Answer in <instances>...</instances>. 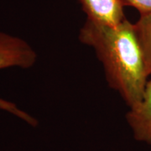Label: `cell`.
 Here are the masks:
<instances>
[{"instance_id":"obj_2","label":"cell","mask_w":151,"mask_h":151,"mask_svg":"<svg viewBox=\"0 0 151 151\" xmlns=\"http://www.w3.org/2000/svg\"><path fill=\"white\" fill-rule=\"evenodd\" d=\"M36 60L35 50L25 40L0 32V70L9 67L29 68L35 64ZM0 109L16 116L33 127L37 126V120L19 109L15 103L0 98Z\"/></svg>"},{"instance_id":"obj_5","label":"cell","mask_w":151,"mask_h":151,"mask_svg":"<svg viewBox=\"0 0 151 151\" xmlns=\"http://www.w3.org/2000/svg\"><path fill=\"white\" fill-rule=\"evenodd\" d=\"M135 31L140 44L145 62L146 71L151 76V14H139L134 23Z\"/></svg>"},{"instance_id":"obj_3","label":"cell","mask_w":151,"mask_h":151,"mask_svg":"<svg viewBox=\"0 0 151 151\" xmlns=\"http://www.w3.org/2000/svg\"><path fill=\"white\" fill-rule=\"evenodd\" d=\"M126 120L135 140L151 145V79L140 101L129 108Z\"/></svg>"},{"instance_id":"obj_4","label":"cell","mask_w":151,"mask_h":151,"mask_svg":"<svg viewBox=\"0 0 151 151\" xmlns=\"http://www.w3.org/2000/svg\"><path fill=\"white\" fill-rule=\"evenodd\" d=\"M86 19L114 26L126 19L124 5L120 0H77Z\"/></svg>"},{"instance_id":"obj_1","label":"cell","mask_w":151,"mask_h":151,"mask_svg":"<svg viewBox=\"0 0 151 151\" xmlns=\"http://www.w3.org/2000/svg\"><path fill=\"white\" fill-rule=\"evenodd\" d=\"M79 40L95 50L108 85L119 92L129 108L139 103L149 75L134 23L125 19L111 26L86 19Z\"/></svg>"},{"instance_id":"obj_6","label":"cell","mask_w":151,"mask_h":151,"mask_svg":"<svg viewBox=\"0 0 151 151\" xmlns=\"http://www.w3.org/2000/svg\"><path fill=\"white\" fill-rule=\"evenodd\" d=\"M124 6H130L139 11V14H151V0H120Z\"/></svg>"}]
</instances>
